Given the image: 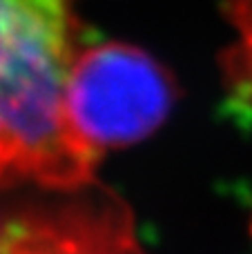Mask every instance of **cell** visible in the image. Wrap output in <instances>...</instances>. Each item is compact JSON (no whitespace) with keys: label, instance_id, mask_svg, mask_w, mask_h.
<instances>
[{"label":"cell","instance_id":"obj_1","mask_svg":"<svg viewBox=\"0 0 252 254\" xmlns=\"http://www.w3.org/2000/svg\"><path fill=\"white\" fill-rule=\"evenodd\" d=\"M76 31L71 0H0V188L76 190L94 181L101 156L65 116Z\"/></svg>","mask_w":252,"mask_h":254},{"label":"cell","instance_id":"obj_2","mask_svg":"<svg viewBox=\"0 0 252 254\" xmlns=\"http://www.w3.org/2000/svg\"><path fill=\"white\" fill-rule=\"evenodd\" d=\"M179 98L174 76L147 52L107 43L78 52L65 92L71 134L96 156L154 134Z\"/></svg>","mask_w":252,"mask_h":254},{"label":"cell","instance_id":"obj_3","mask_svg":"<svg viewBox=\"0 0 252 254\" xmlns=\"http://www.w3.org/2000/svg\"><path fill=\"white\" fill-rule=\"evenodd\" d=\"M0 254H147L127 205L98 185L0 207Z\"/></svg>","mask_w":252,"mask_h":254}]
</instances>
